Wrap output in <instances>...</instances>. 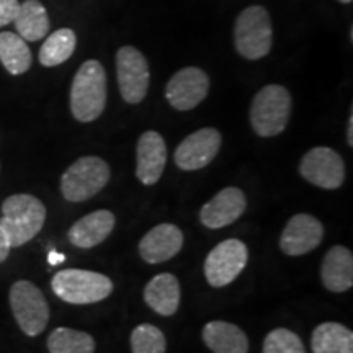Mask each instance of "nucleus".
Wrapping results in <instances>:
<instances>
[{"instance_id": "obj_1", "label": "nucleus", "mask_w": 353, "mask_h": 353, "mask_svg": "<svg viewBox=\"0 0 353 353\" xmlns=\"http://www.w3.org/2000/svg\"><path fill=\"white\" fill-rule=\"evenodd\" d=\"M107 72L99 61H85L70 85V112L81 123L95 121L107 107Z\"/></svg>"}, {"instance_id": "obj_2", "label": "nucleus", "mask_w": 353, "mask_h": 353, "mask_svg": "<svg viewBox=\"0 0 353 353\" xmlns=\"http://www.w3.org/2000/svg\"><path fill=\"white\" fill-rule=\"evenodd\" d=\"M46 221V208L37 196L19 193L2 205L0 226L12 247H21L38 236Z\"/></svg>"}, {"instance_id": "obj_3", "label": "nucleus", "mask_w": 353, "mask_h": 353, "mask_svg": "<svg viewBox=\"0 0 353 353\" xmlns=\"http://www.w3.org/2000/svg\"><path fill=\"white\" fill-rule=\"evenodd\" d=\"M291 108L293 100L288 88L276 83L263 87L250 105V125L255 134L273 138L283 132L291 118Z\"/></svg>"}, {"instance_id": "obj_4", "label": "nucleus", "mask_w": 353, "mask_h": 353, "mask_svg": "<svg viewBox=\"0 0 353 353\" xmlns=\"http://www.w3.org/2000/svg\"><path fill=\"white\" fill-rule=\"evenodd\" d=\"M51 288L57 298L69 304H94L112 294L113 283L101 273L65 268L52 276Z\"/></svg>"}, {"instance_id": "obj_5", "label": "nucleus", "mask_w": 353, "mask_h": 353, "mask_svg": "<svg viewBox=\"0 0 353 353\" xmlns=\"http://www.w3.org/2000/svg\"><path fill=\"white\" fill-rule=\"evenodd\" d=\"M272 41V20L267 8L252 6L239 13L234 26V43L242 57L249 61L262 59L270 52Z\"/></svg>"}, {"instance_id": "obj_6", "label": "nucleus", "mask_w": 353, "mask_h": 353, "mask_svg": "<svg viewBox=\"0 0 353 353\" xmlns=\"http://www.w3.org/2000/svg\"><path fill=\"white\" fill-rule=\"evenodd\" d=\"M108 180L110 167L103 159L95 156L81 157L63 174L61 192L68 201H87L101 192Z\"/></svg>"}, {"instance_id": "obj_7", "label": "nucleus", "mask_w": 353, "mask_h": 353, "mask_svg": "<svg viewBox=\"0 0 353 353\" xmlns=\"http://www.w3.org/2000/svg\"><path fill=\"white\" fill-rule=\"evenodd\" d=\"M10 307L20 329L37 337L50 322V306L43 291L28 280H19L10 288Z\"/></svg>"}, {"instance_id": "obj_8", "label": "nucleus", "mask_w": 353, "mask_h": 353, "mask_svg": "<svg viewBox=\"0 0 353 353\" xmlns=\"http://www.w3.org/2000/svg\"><path fill=\"white\" fill-rule=\"evenodd\" d=\"M117 77L123 100L138 105L149 88V64L143 52L132 46H123L117 52Z\"/></svg>"}, {"instance_id": "obj_9", "label": "nucleus", "mask_w": 353, "mask_h": 353, "mask_svg": "<svg viewBox=\"0 0 353 353\" xmlns=\"http://www.w3.org/2000/svg\"><path fill=\"white\" fill-rule=\"evenodd\" d=\"M249 260L247 245L239 239H228L214 247L205 260V276L214 288L232 283Z\"/></svg>"}, {"instance_id": "obj_10", "label": "nucleus", "mask_w": 353, "mask_h": 353, "mask_svg": "<svg viewBox=\"0 0 353 353\" xmlns=\"http://www.w3.org/2000/svg\"><path fill=\"white\" fill-rule=\"evenodd\" d=\"M303 179L324 190H337L345 180L343 159L334 149L319 145L304 154L299 164Z\"/></svg>"}, {"instance_id": "obj_11", "label": "nucleus", "mask_w": 353, "mask_h": 353, "mask_svg": "<svg viewBox=\"0 0 353 353\" xmlns=\"http://www.w3.org/2000/svg\"><path fill=\"white\" fill-rule=\"evenodd\" d=\"M210 77L200 68H183L175 72L165 87L167 101L179 112L193 110L206 99Z\"/></svg>"}, {"instance_id": "obj_12", "label": "nucleus", "mask_w": 353, "mask_h": 353, "mask_svg": "<svg viewBox=\"0 0 353 353\" xmlns=\"http://www.w3.org/2000/svg\"><path fill=\"white\" fill-rule=\"evenodd\" d=\"M221 143V132L214 128H203L192 132L176 148V167L187 172L203 169L218 156Z\"/></svg>"}, {"instance_id": "obj_13", "label": "nucleus", "mask_w": 353, "mask_h": 353, "mask_svg": "<svg viewBox=\"0 0 353 353\" xmlns=\"http://www.w3.org/2000/svg\"><path fill=\"white\" fill-rule=\"evenodd\" d=\"M322 237H324V226L321 221L311 214L299 213L286 223L280 237V249L290 257H298L319 247Z\"/></svg>"}, {"instance_id": "obj_14", "label": "nucleus", "mask_w": 353, "mask_h": 353, "mask_svg": "<svg viewBox=\"0 0 353 353\" xmlns=\"http://www.w3.org/2000/svg\"><path fill=\"white\" fill-rule=\"evenodd\" d=\"M167 162L165 141L157 131H145L136 148V176L141 183L154 185L159 182Z\"/></svg>"}, {"instance_id": "obj_15", "label": "nucleus", "mask_w": 353, "mask_h": 353, "mask_svg": "<svg viewBox=\"0 0 353 353\" xmlns=\"http://www.w3.org/2000/svg\"><path fill=\"white\" fill-rule=\"evenodd\" d=\"M247 200L244 192L236 187L221 190L218 195L203 206L200 219L203 226L210 229H221L237 221L245 211Z\"/></svg>"}, {"instance_id": "obj_16", "label": "nucleus", "mask_w": 353, "mask_h": 353, "mask_svg": "<svg viewBox=\"0 0 353 353\" xmlns=\"http://www.w3.org/2000/svg\"><path fill=\"white\" fill-rule=\"evenodd\" d=\"M183 247V234L174 224H159L139 242V255L148 263H162L175 257Z\"/></svg>"}, {"instance_id": "obj_17", "label": "nucleus", "mask_w": 353, "mask_h": 353, "mask_svg": "<svg viewBox=\"0 0 353 353\" xmlns=\"http://www.w3.org/2000/svg\"><path fill=\"white\" fill-rule=\"evenodd\" d=\"M114 228V216L108 210H99L83 216L72 224L68 237L70 244L79 249H92L99 245L112 234Z\"/></svg>"}, {"instance_id": "obj_18", "label": "nucleus", "mask_w": 353, "mask_h": 353, "mask_svg": "<svg viewBox=\"0 0 353 353\" xmlns=\"http://www.w3.org/2000/svg\"><path fill=\"white\" fill-rule=\"evenodd\" d=\"M321 278L332 293H343L353 285V255L347 247L334 245L325 254L321 267Z\"/></svg>"}, {"instance_id": "obj_19", "label": "nucleus", "mask_w": 353, "mask_h": 353, "mask_svg": "<svg viewBox=\"0 0 353 353\" xmlns=\"http://www.w3.org/2000/svg\"><path fill=\"white\" fill-rule=\"evenodd\" d=\"M203 342L213 353H247L249 339L244 330L226 321H211L203 327Z\"/></svg>"}, {"instance_id": "obj_20", "label": "nucleus", "mask_w": 353, "mask_h": 353, "mask_svg": "<svg viewBox=\"0 0 353 353\" xmlns=\"http://www.w3.org/2000/svg\"><path fill=\"white\" fill-rule=\"evenodd\" d=\"M145 304L161 316H174L180 304V285L172 273L154 276L144 288Z\"/></svg>"}, {"instance_id": "obj_21", "label": "nucleus", "mask_w": 353, "mask_h": 353, "mask_svg": "<svg viewBox=\"0 0 353 353\" xmlns=\"http://www.w3.org/2000/svg\"><path fill=\"white\" fill-rule=\"evenodd\" d=\"M17 33L25 41H39L50 32V17L39 0H25L20 3L15 20Z\"/></svg>"}, {"instance_id": "obj_22", "label": "nucleus", "mask_w": 353, "mask_h": 353, "mask_svg": "<svg viewBox=\"0 0 353 353\" xmlns=\"http://www.w3.org/2000/svg\"><path fill=\"white\" fill-rule=\"evenodd\" d=\"M312 353H353V332L339 322H324L311 337Z\"/></svg>"}, {"instance_id": "obj_23", "label": "nucleus", "mask_w": 353, "mask_h": 353, "mask_svg": "<svg viewBox=\"0 0 353 353\" xmlns=\"http://www.w3.org/2000/svg\"><path fill=\"white\" fill-rule=\"evenodd\" d=\"M32 51L21 37L12 32L0 33V63L12 76H21L32 68Z\"/></svg>"}, {"instance_id": "obj_24", "label": "nucleus", "mask_w": 353, "mask_h": 353, "mask_svg": "<svg viewBox=\"0 0 353 353\" xmlns=\"http://www.w3.org/2000/svg\"><path fill=\"white\" fill-rule=\"evenodd\" d=\"M77 37L70 28L56 30L54 33L46 38L39 50V63L44 68H54L65 63L76 51Z\"/></svg>"}, {"instance_id": "obj_25", "label": "nucleus", "mask_w": 353, "mask_h": 353, "mask_svg": "<svg viewBox=\"0 0 353 353\" xmlns=\"http://www.w3.org/2000/svg\"><path fill=\"white\" fill-rule=\"evenodd\" d=\"M50 353H94L95 341L90 334L69 327H57L48 337Z\"/></svg>"}, {"instance_id": "obj_26", "label": "nucleus", "mask_w": 353, "mask_h": 353, "mask_svg": "<svg viewBox=\"0 0 353 353\" xmlns=\"http://www.w3.org/2000/svg\"><path fill=\"white\" fill-rule=\"evenodd\" d=\"M132 353H165L167 342L161 329L151 324H141L131 334Z\"/></svg>"}, {"instance_id": "obj_27", "label": "nucleus", "mask_w": 353, "mask_h": 353, "mask_svg": "<svg viewBox=\"0 0 353 353\" xmlns=\"http://www.w3.org/2000/svg\"><path fill=\"white\" fill-rule=\"evenodd\" d=\"M263 353H306V350L293 330L275 329L265 337Z\"/></svg>"}, {"instance_id": "obj_28", "label": "nucleus", "mask_w": 353, "mask_h": 353, "mask_svg": "<svg viewBox=\"0 0 353 353\" xmlns=\"http://www.w3.org/2000/svg\"><path fill=\"white\" fill-rule=\"evenodd\" d=\"M19 0H0V28L13 23L17 13H19Z\"/></svg>"}, {"instance_id": "obj_29", "label": "nucleus", "mask_w": 353, "mask_h": 353, "mask_svg": "<svg viewBox=\"0 0 353 353\" xmlns=\"http://www.w3.org/2000/svg\"><path fill=\"white\" fill-rule=\"evenodd\" d=\"M10 242H8L6 232H3L2 226H0V263H3L8 257V254H10Z\"/></svg>"}, {"instance_id": "obj_30", "label": "nucleus", "mask_w": 353, "mask_h": 353, "mask_svg": "<svg viewBox=\"0 0 353 353\" xmlns=\"http://www.w3.org/2000/svg\"><path fill=\"white\" fill-rule=\"evenodd\" d=\"M347 141L348 144L353 145V113L350 112V118H348V126H347Z\"/></svg>"}, {"instance_id": "obj_31", "label": "nucleus", "mask_w": 353, "mask_h": 353, "mask_svg": "<svg viewBox=\"0 0 353 353\" xmlns=\"http://www.w3.org/2000/svg\"><path fill=\"white\" fill-rule=\"evenodd\" d=\"M63 260H64V255L56 254V252H51L50 254V263L51 265H57L59 262H63Z\"/></svg>"}, {"instance_id": "obj_32", "label": "nucleus", "mask_w": 353, "mask_h": 353, "mask_svg": "<svg viewBox=\"0 0 353 353\" xmlns=\"http://www.w3.org/2000/svg\"><path fill=\"white\" fill-rule=\"evenodd\" d=\"M339 2H342V3H350L352 0H339Z\"/></svg>"}]
</instances>
